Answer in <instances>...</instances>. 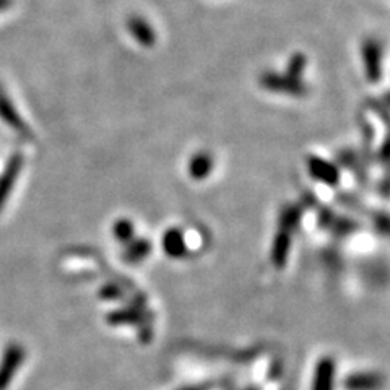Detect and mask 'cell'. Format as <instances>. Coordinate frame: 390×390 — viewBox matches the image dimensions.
Wrapping results in <instances>:
<instances>
[{"label":"cell","instance_id":"obj_9","mask_svg":"<svg viewBox=\"0 0 390 390\" xmlns=\"http://www.w3.org/2000/svg\"><path fill=\"white\" fill-rule=\"evenodd\" d=\"M290 249H291V233H288L285 229H280L278 234L275 236L272 254H270V259H272V264L276 269H283L288 264Z\"/></svg>","mask_w":390,"mask_h":390},{"label":"cell","instance_id":"obj_17","mask_svg":"<svg viewBox=\"0 0 390 390\" xmlns=\"http://www.w3.org/2000/svg\"><path fill=\"white\" fill-rule=\"evenodd\" d=\"M367 103H369V107H371L372 111L379 112V114H381V117H382V121H384V122L387 121V109H386V107L379 106V101H376V99H369V101H367Z\"/></svg>","mask_w":390,"mask_h":390},{"label":"cell","instance_id":"obj_11","mask_svg":"<svg viewBox=\"0 0 390 390\" xmlns=\"http://www.w3.org/2000/svg\"><path fill=\"white\" fill-rule=\"evenodd\" d=\"M213 169V160L208 153H197L189 163V174L194 179H205Z\"/></svg>","mask_w":390,"mask_h":390},{"label":"cell","instance_id":"obj_1","mask_svg":"<svg viewBox=\"0 0 390 390\" xmlns=\"http://www.w3.org/2000/svg\"><path fill=\"white\" fill-rule=\"evenodd\" d=\"M259 83L262 85L265 90H269V92L295 96V98H303V96H306L309 93L308 85L303 80H295V78H290L285 75V73L272 70L264 72L262 75L259 77Z\"/></svg>","mask_w":390,"mask_h":390},{"label":"cell","instance_id":"obj_4","mask_svg":"<svg viewBox=\"0 0 390 390\" xmlns=\"http://www.w3.org/2000/svg\"><path fill=\"white\" fill-rule=\"evenodd\" d=\"M127 30L142 48H153L156 44V33L153 26L142 16H130L127 20Z\"/></svg>","mask_w":390,"mask_h":390},{"label":"cell","instance_id":"obj_2","mask_svg":"<svg viewBox=\"0 0 390 390\" xmlns=\"http://www.w3.org/2000/svg\"><path fill=\"white\" fill-rule=\"evenodd\" d=\"M382 44L374 38H367L361 44V58H363L364 73L371 83H377L382 77Z\"/></svg>","mask_w":390,"mask_h":390},{"label":"cell","instance_id":"obj_3","mask_svg":"<svg viewBox=\"0 0 390 390\" xmlns=\"http://www.w3.org/2000/svg\"><path fill=\"white\" fill-rule=\"evenodd\" d=\"M308 168L310 176L318 179L319 183L327 185H335L340 179V171L333 163L322 160L319 156H309L308 158Z\"/></svg>","mask_w":390,"mask_h":390},{"label":"cell","instance_id":"obj_5","mask_svg":"<svg viewBox=\"0 0 390 390\" xmlns=\"http://www.w3.org/2000/svg\"><path fill=\"white\" fill-rule=\"evenodd\" d=\"M0 117H2L13 130H16V132L30 135V127L26 126L23 119L18 114V111L15 109V106L12 104V101L9 99V96L5 94L2 87H0Z\"/></svg>","mask_w":390,"mask_h":390},{"label":"cell","instance_id":"obj_12","mask_svg":"<svg viewBox=\"0 0 390 390\" xmlns=\"http://www.w3.org/2000/svg\"><path fill=\"white\" fill-rule=\"evenodd\" d=\"M151 252V242L148 239H139L134 241L130 244L126 252H124V259L129 264H137L140 260H143Z\"/></svg>","mask_w":390,"mask_h":390},{"label":"cell","instance_id":"obj_20","mask_svg":"<svg viewBox=\"0 0 390 390\" xmlns=\"http://www.w3.org/2000/svg\"><path fill=\"white\" fill-rule=\"evenodd\" d=\"M247 390H257V389H247Z\"/></svg>","mask_w":390,"mask_h":390},{"label":"cell","instance_id":"obj_15","mask_svg":"<svg viewBox=\"0 0 390 390\" xmlns=\"http://www.w3.org/2000/svg\"><path fill=\"white\" fill-rule=\"evenodd\" d=\"M112 231H114L116 239L121 242H129L132 241L134 237V224L132 222H129V220H119V222H116Z\"/></svg>","mask_w":390,"mask_h":390},{"label":"cell","instance_id":"obj_6","mask_svg":"<svg viewBox=\"0 0 390 390\" xmlns=\"http://www.w3.org/2000/svg\"><path fill=\"white\" fill-rule=\"evenodd\" d=\"M384 386V377L377 372H356L345 379L347 390H379Z\"/></svg>","mask_w":390,"mask_h":390},{"label":"cell","instance_id":"obj_13","mask_svg":"<svg viewBox=\"0 0 390 390\" xmlns=\"http://www.w3.org/2000/svg\"><path fill=\"white\" fill-rule=\"evenodd\" d=\"M306 65H308L306 54L295 53L290 58V60H288L285 75H288L290 78H295V80H303L304 72H306Z\"/></svg>","mask_w":390,"mask_h":390},{"label":"cell","instance_id":"obj_18","mask_svg":"<svg viewBox=\"0 0 390 390\" xmlns=\"http://www.w3.org/2000/svg\"><path fill=\"white\" fill-rule=\"evenodd\" d=\"M13 0H0V12H4V10H7L10 5H12Z\"/></svg>","mask_w":390,"mask_h":390},{"label":"cell","instance_id":"obj_8","mask_svg":"<svg viewBox=\"0 0 390 390\" xmlns=\"http://www.w3.org/2000/svg\"><path fill=\"white\" fill-rule=\"evenodd\" d=\"M106 320L111 325H134V324H143L146 320V314L137 306H129L117 310H112L107 314Z\"/></svg>","mask_w":390,"mask_h":390},{"label":"cell","instance_id":"obj_10","mask_svg":"<svg viewBox=\"0 0 390 390\" xmlns=\"http://www.w3.org/2000/svg\"><path fill=\"white\" fill-rule=\"evenodd\" d=\"M163 247H165V252L168 256H171L174 259L183 257L185 254L184 234L176 228L166 231L165 237H163Z\"/></svg>","mask_w":390,"mask_h":390},{"label":"cell","instance_id":"obj_14","mask_svg":"<svg viewBox=\"0 0 390 390\" xmlns=\"http://www.w3.org/2000/svg\"><path fill=\"white\" fill-rule=\"evenodd\" d=\"M299 220H301V210H299L298 207L285 208V210L281 212V217H280L281 229H285V231H288V233H291V231L295 229L296 226L299 224Z\"/></svg>","mask_w":390,"mask_h":390},{"label":"cell","instance_id":"obj_16","mask_svg":"<svg viewBox=\"0 0 390 390\" xmlns=\"http://www.w3.org/2000/svg\"><path fill=\"white\" fill-rule=\"evenodd\" d=\"M99 295H101V298L109 299V301H114V299L121 298L124 295V293H122V290L117 285H106V286L101 288Z\"/></svg>","mask_w":390,"mask_h":390},{"label":"cell","instance_id":"obj_7","mask_svg":"<svg viewBox=\"0 0 390 390\" xmlns=\"http://www.w3.org/2000/svg\"><path fill=\"white\" fill-rule=\"evenodd\" d=\"M333 377H335V361L330 356H325L315 367L313 390H333Z\"/></svg>","mask_w":390,"mask_h":390},{"label":"cell","instance_id":"obj_19","mask_svg":"<svg viewBox=\"0 0 390 390\" xmlns=\"http://www.w3.org/2000/svg\"><path fill=\"white\" fill-rule=\"evenodd\" d=\"M180 390H208V386H194V387H185Z\"/></svg>","mask_w":390,"mask_h":390}]
</instances>
